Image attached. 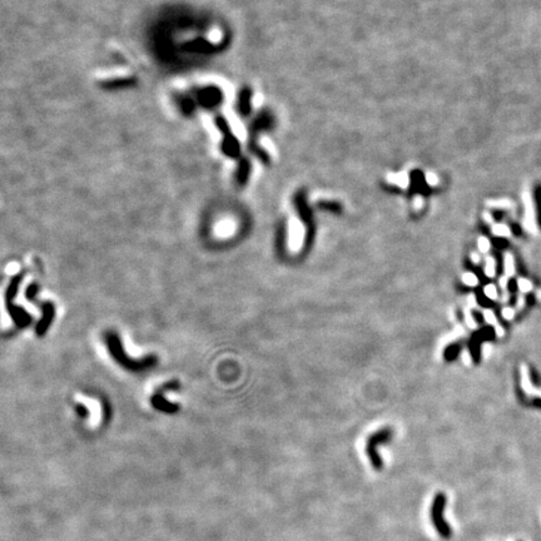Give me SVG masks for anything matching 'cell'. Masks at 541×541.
<instances>
[{
	"label": "cell",
	"instance_id": "obj_26",
	"mask_svg": "<svg viewBox=\"0 0 541 541\" xmlns=\"http://www.w3.org/2000/svg\"><path fill=\"white\" fill-rule=\"evenodd\" d=\"M507 283H509V277H507V276H502V277H500V280H498V284H500V287L504 289V291L506 289Z\"/></svg>",
	"mask_w": 541,
	"mask_h": 541
},
{
	"label": "cell",
	"instance_id": "obj_8",
	"mask_svg": "<svg viewBox=\"0 0 541 541\" xmlns=\"http://www.w3.org/2000/svg\"><path fill=\"white\" fill-rule=\"evenodd\" d=\"M39 306L43 309V317L40 318L37 325V335L43 336L46 332L48 327L52 325L53 318L55 316V307L52 302H42Z\"/></svg>",
	"mask_w": 541,
	"mask_h": 541
},
{
	"label": "cell",
	"instance_id": "obj_9",
	"mask_svg": "<svg viewBox=\"0 0 541 541\" xmlns=\"http://www.w3.org/2000/svg\"><path fill=\"white\" fill-rule=\"evenodd\" d=\"M251 171H252V164H251V160L247 157H240L238 159L237 168H236V183L237 186L243 187L246 186L247 182L249 180V175H251Z\"/></svg>",
	"mask_w": 541,
	"mask_h": 541
},
{
	"label": "cell",
	"instance_id": "obj_28",
	"mask_svg": "<svg viewBox=\"0 0 541 541\" xmlns=\"http://www.w3.org/2000/svg\"><path fill=\"white\" fill-rule=\"evenodd\" d=\"M495 332H496V336H498V337H502V336L505 335L504 328H502V326H500V325L495 326Z\"/></svg>",
	"mask_w": 541,
	"mask_h": 541
},
{
	"label": "cell",
	"instance_id": "obj_27",
	"mask_svg": "<svg viewBox=\"0 0 541 541\" xmlns=\"http://www.w3.org/2000/svg\"><path fill=\"white\" fill-rule=\"evenodd\" d=\"M470 257H471V260H473V262H474V263H475V264H478V263H480V262H481V257H480V255H478V253L473 252V253H471V256H470Z\"/></svg>",
	"mask_w": 541,
	"mask_h": 541
},
{
	"label": "cell",
	"instance_id": "obj_32",
	"mask_svg": "<svg viewBox=\"0 0 541 541\" xmlns=\"http://www.w3.org/2000/svg\"><path fill=\"white\" fill-rule=\"evenodd\" d=\"M536 296H538V300L541 301V289H540V291H538V295H536Z\"/></svg>",
	"mask_w": 541,
	"mask_h": 541
},
{
	"label": "cell",
	"instance_id": "obj_25",
	"mask_svg": "<svg viewBox=\"0 0 541 541\" xmlns=\"http://www.w3.org/2000/svg\"><path fill=\"white\" fill-rule=\"evenodd\" d=\"M465 320H466L467 325H469V326L471 327V328H476V326H477V325H476V322H475V320H474L473 316H470V312H469V311H467V312L465 313Z\"/></svg>",
	"mask_w": 541,
	"mask_h": 541
},
{
	"label": "cell",
	"instance_id": "obj_30",
	"mask_svg": "<svg viewBox=\"0 0 541 541\" xmlns=\"http://www.w3.org/2000/svg\"><path fill=\"white\" fill-rule=\"evenodd\" d=\"M462 358H464L465 364H467V365L471 364V357H470V355H469V352H467V351H464V352H462Z\"/></svg>",
	"mask_w": 541,
	"mask_h": 541
},
{
	"label": "cell",
	"instance_id": "obj_29",
	"mask_svg": "<svg viewBox=\"0 0 541 541\" xmlns=\"http://www.w3.org/2000/svg\"><path fill=\"white\" fill-rule=\"evenodd\" d=\"M525 306V297L524 296H519L518 297V308L521 309L524 308Z\"/></svg>",
	"mask_w": 541,
	"mask_h": 541
},
{
	"label": "cell",
	"instance_id": "obj_7",
	"mask_svg": "<svg viewBox=\"0 0 541 541\" xmlns=\"http://www.w3.org/2000/svg\"><path fill=\"white\" fill-rule=\"evenodd\" d=\"M252 97L253 90L249 87H242L237 95V103L236 109L240 117H249L252 113Z\"/></svg>",
	"mask_w": 541,
	"mask_h": 541
},
{
	"label": "cell",
	"instance_id": "obj_2",
	"mask_svg": "<svg viewBox=\"0 0 541 541\" xmlns=\"http://www.w3.org/2000/svg\"><path fill=\"white\" fill-rule=\"evenodd\" d=\"M106 342H107V346H108L109 348V352H110V355H112V357L117 361L120 366L124 367V368L132 369V371H142V369L152 367L157 364V357H154V356H148V357L143 358V360L129 358L128 356H127V353L124 352L123 345H122V342H120V338L118 337L117 333L114 332L107 333Z\"/></svg>",
	"mask_w": 541,
	"mask_h": 541
},
{
	"label": "cell",
	"instance_id": "obj_19",
	"mask_svg": "<svg viewBox=\"0 0 541 541\" xmlns=\"http://www.w3.org/2000/svg\"><path fill=\"white\" fill-rule=\"evenodd\" d=\"M493 233L498 237H509L511 232H510L509 227L505 226V224H498V226L494 227Z\"/></svg>",
	"mask_w": 541,
	"mask_h": 541
},
{
	"label": "cell",
	"instance_id": "obj_14",
	"mask_svg": "<svg viewBox=\"0 0 541 541\" xmlns=\"http://www.w3.org/2000/svg\"><path fill=\"white\" fill-rule=\"evenodd\" d=\"M520 373H521L520 385H521V389L524 390V392L529 396H535V395L539 396V390L534 389L533 384H531V380H530L529 369H527V367L525 366V365H521Z\"/></svg>",
	"mask_w": 541,
	"mask_h": 541
},
{
	"label": "cell",
	"instance_id": "obj_33",
	"mask_svg": "<svg viewBox=\"0 0 541 541\" xmlns=\"http://www.w3.org/2000/svg\"><path fill=\"white\" fill-rule=\"evenodd\" d=\"M539 397H541V390H539Z\"/></svg>",
	"mask_w": 541,
	"mask_h": 541
},
{
	"label": "cell",
	"instance_id": "obj_3",
	"mask_svg": "<svg viewBox=\"0 0 541 541\" xmlns=\"http://www.w3.org/2000/svg\"><path fill=\"white\" fill-rule=\"evenodd\" d=\"M215 124L217 127L219 134L222 135L220 152L228 158L239 159L242 157L240 155V143L238 138L235 135V133L232 132V128H231L229 123L227 122L226 117L222 114H217L215 117Z\"/></svg>",
	"mask_w": 541,
	"mask_h": 541
},
{
	"label": "cell",
	"instance_id": "obj_5",
	"mask_svg": "<svg viewBox=\"0 0 541 541\" xmlns=\"http://www.w3.org/2000/svg\"><path fill=\"white\" fill-rule=\"evenodd\" d=\"M195 99L200 108L212 110L223 103L224 94L217 86H206L195 90Z\"/></svg>",
	"mask_w": 541,
	"mask_h": 541
},
{
	"label": "cell",
	"instance_id": "obj_22",
	"mask_svg": "<svg viewBox=\"0 0 541 541\" xmlns=\"http://www.w3.org/2000/svg\"><path fill=\"white\" fill-rule=\"evenodd\" d=\"M490 247H491V244H490V240L487 239V238L481 237L480 239H478V249H480L481 253L489 252Z\"/></svg>",
	"mask_w": 541,
	"mask_h": 541
},
{
	"label": "cell",
	"instance_id": "obj_20",
	"mask_svg": "<svg viewBox=\"0 0 541 541\" xmlns=\"http://www.w3.org/2000/svg\"><path fill=\"white\" fill-rule=\"evenodd\" d=\"M518 287H519V291H521L522 293H526V292H530V291L533 289V283H531L529 280H526V278H519Z\"/></svg>",
	"mask_w": 541,
	"mask_h": 541
},
{
	"label": "cell",
	"instance_id": "obj_18",
	"mask_svg": "<svg viewBox=\"0 0 541 541\" xmlns=\"http://www.w3.org/2000/svg\"><path fill=\"white\" fill-rule=\"evenodd\" d=\"M484 293L487 298H490V300L495 301L498 298V292L495 284H486V286L484 287Z\"/></svg>",
	"mask_w": 541,
	"mask_h": 541
},
{
	"label": "cell",
	"instance_id": "obj_31",
	"mask_svg": "<svg viewBox=\"0 0 541 541\" xmlns=\"http://www.w3.org/2000/svg\"><path fill=\"white\" fill-rule=\"evenodd\" d=\"M509 298H510L509 292H507L506 289H505L504 292H502V296H501V302H507V301H509Z\"/></svg>",
	"mask_w": 541,
	"mask_h": 541
},
{
	"label": "cell",
	"instance_id": "obj_21",
	"mask_svg": "<svg viewBox=\"0 0 541 541\" xmlns=\"http://www.w3.org/2000/svg\"><path fill=\"white\" fill-rule=\"evenodd\" d=\"M484 318L489 325H493V326H498V318H496L495 312L493 309H485L484 311Z\"/></svg>",
	"mask_w": 541,
	"mask_h": 541
},
{
	"label": "cell",
	"instance_id": "obj_12",
	"mask_svg": "<svg viewBox=\"0 0 541 541\" xmlns=\"http://www.w3.org/2000/svg\"><path fill=\"white\" fill-rule=\"evenodd\" d=\"M151 402H152L154 409L159 410V411H163V412H167V413H174L177 412L178 409H179L178 405L172 404V402H168V401L164 398L163 391H162V390H159L155 395H153Z\"/></svg>",
	"mask_w": 541,
	"mask_h": 541
},
{
	"label": "cell",
	"instance_id": "obj_24",
	"mask_svg": "<svg viewBox=\"0 0 541 541\" xmlns=\"http://www.w3.org/2000/svg\"><path fill=\"white\" fill-rule=\"evenodd\" d=\"M77 412L78 415H80L82 417H87V416H89V413H90L89 412V409H87L83 404L77 405Z\"/></svg>",
	"mask_w": 541,
	"mask_h": 541
},
{
	"label": "cell",
	"instance_id": "obj_11",
	"mask_svg": "<svg viewBox=\"0 0 541 541\" xmlns=\"http://www.w3.org/2000/svg\"><path fill=\"white\" fill-rule=\"evenodd\" d=\"M137 84V79L133 77H123L115 78V79H107L103 80L99 84L100 87L106 90H118V89H126Z\"/></svg>",
	"mask_w": 541,
	"mask_h": 541
},
{
	"label": "cell",
	"instance_id": "obj_4",
	"mask_svg": "<svg viewBox=\"0 0 541 541\" xmlns=\"http://www.w3.org/2000/svg\"><path fill=\"white\" fill-rule=\"evenodd\" d=\"M22 280H23V273L14 276V277L12 278V281H10V284H9L5 293V303H6V308H8L9 315H10V317L13 318L15 325H17L18 327H20V328H23V327L28 326L29 324H32V320H33L32 316L29 315L23 307L17 306V304H14V302H13V300H14V297L18 293V288H19V284L20 282H22Z\"/></svg>",
	"mask_w": 541,
	"mask_h": 541
},
{
	"label": "cell",
	"instance_id": "obj_15",
	"mask_svg": "<svg viewBox=\"0 0 541 541\" xmlns=\"http://www.w3.org/2000/svg\"><path fill=\"white\" fill-rule=\"evenodd\" d=\"M504 271L505 276L507 277H514L515 276V260H514V256L511 253H505L504 257Z\"/></svg>",
	"mask_w": 541,
	"mask_h": 541
},
{
	"label": "cell",
	"instance_id": "obj_16",
	"mask_svg": "<svg viewBox=\"0 0 541 541\" xmlns=\"http://www.w3.org/2000/svg\"><path fill=\"white\" fill-rule=\"evenodd\" d=\"M485 275L489 278H494L496 275V260L494 257H487L485 262Z\"/></svg>",
	"mask_w": 541,
	"mask_h": 541
},
{
	"label": "cell",
	"instance_id": "obj_6",
	"mask_svg": "<svg viewBox=\"0 0 541 541\" xmlns=\"http://www.w3.org/2000/svg\"><path fill=\"white\" fill-rule=\"evenodd\" d=\"M445 505H446V496H445L444 494H438V495L436 496L435 501H433L431 515H433V525H435L438 534H440L441 536H444V538L447 539L451 536V530H450L449 525H447L444 520Z\"/></svg>",
	"mask_w": 541,
	"mask_h": 541
},
{
	"label": "cell",
	"instance_id": "obj_13",
	"mask_svg": "<svg viewBox=\"0 0 541 541\" xmlns=\"http://www.w3.org/2000/svg\"><path fill=\"white\" fill-rule=\"evenodd\" d=\"M175 103L179 107L180 112L184 113L186 115H191L197 108L195 97H192L191 94H178L175 97Z\"/></svg>",
	"mask_w": 541,
	"mask_h": 541
},
{
	"label": "cell",
	"instance_id": "obj_23",
	"mask_svg": "<svg viewBox=\"0 0 541 541\" xmlns=\"http://www.w3.org/2000/svg\"><path fill=\"white\" fill-rule=\"evenodd\" d=\"M501 313H502V317L507 321H511L514 317H515V311H514L513 308H510V307H505Z\"/></svg>",
	"mask_w": 541,
	"mask_h": 541
},
{
	"label": "cell",
	"instance_id": "obj_1",
	"mask_svg": "<svg viewBox=\"0 0 541 541\" xmlns=\"http://www.w3.org/2000/svg\"><path fill=\"white\" fill-rule=\"evenodd\" d=\"M276 124V118L268 109H263L258 113L248 127V151L264 166L271 164V157L262 147L258 144V134L266 130H271Z\"/></svg>",
	"mask_w": 541,
	"mask_h": 541
},
{
	"label": "cell",
	"instance_id": "obj_10",
	"mask_svg": "<svg viewBox=\"0 0 541 541\" xmlns=\"http://www.w3.org/2000/svg\"><path fill=\"white\" fill-rule=\"evenodd\" d=\"M183 49L187 52H195V53H204V54H209V53L216 52L219 46L217 44H213L211 42L206 39H195L192 42H188V43L183 44Z\"/></svg>",
	"mask_w": 541,
	"mask_h": 541
},
{
	"label": "cell",
	"instance_id": "obj_17",
	"mask_svg": "<svg viewBox=\"0 0 541 541\" xmlns=\"http://www.w3.org/2000/svg\"><path fill=\"white\" fill-rule=\"evenodd\" d=\"M462 283L469 287H476L478 284V278L475 273L466 272L462 275Z\"/></svg>",
	"mask_w": 541,
	"mask_h": 541
}]
</instances>
